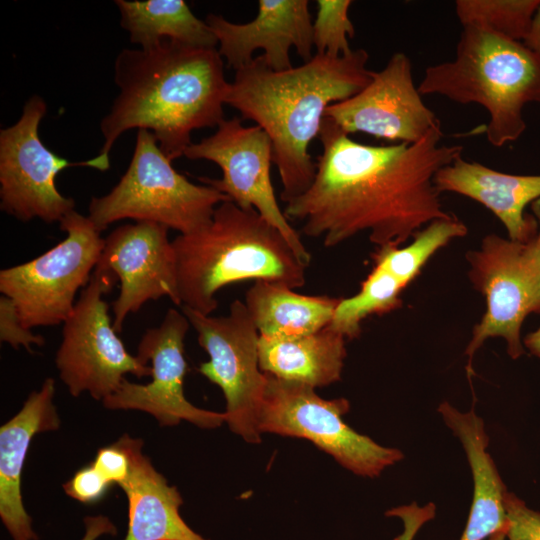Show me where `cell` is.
Segmentation results:
<instances>
[{
	"instance_id": "cell-1",
	"label": "cell",
	"mask_w": 540,
	"mask_h": 540,
	"mask_svg": "<svg viewBox=\"0 0 540 540\" xmlns=\"http://www.w3.org/2000/svg\"><path fill=\"white\" fill-rule=\"evenodd\" d=\"M441 125L415 143L368 145L353 140L329 118L319 133L322 152L310 187L286 202L289 221L325 247L368 232L379 247H399L446 212L436 173L462 156V145H443Z\"/></svg>"
},
{
	"instance_id": "cell-2",
	"label": "cell",
	"mask_w": 540,
	"mask_h": 540,
	"mask_svg": "<svg viewBox=\"0 0 540 540\" xmlns=\"http://www.w3.org/2000/svg\"><path fill=\"white\" fill-rule=\"evenodd\" d=\"M120 89L100 122L104 143L90 159L92 168L109 169V154L131 128L151 131L164 154L184 156L195 129L218 126L229 83L216 48H199L168 39L150 48L123 49L114 63Z\"/></svg>"
},
{
	"instance_id": "cell-3",
	"label": "cell",
	"mask_w": 540,
	"mask_h": 540,
	"mask_svg": "<svg viewBox=\"0 0 540 540\" xmlns=\"http://www.w3.org/2000/svg\"><path fill=\"white\" fill-rule=\"evenodd\" d=\"M368 61L366 50L355 49L339 57L315 54L298 67L275 71L259 55L236 70L225 104L269 136L284 203L312 184L316 162L309 147L319 136L325 111L370 83L374 71Z\"/></svg>"
},
{
	"instance_id": "cell-4",
	"label": "cell",
	"mask_w": 540,
	"mask_h": 540,
	"mask_svg": "<svg viewBox=\"0 0 540 540\" xmlns=\"http://www.w3.org/2000/svg\"><path fill=\"white\" fill-rule=\"evenodd\" d=\"M180 306L204 315L217 307V292L230 284L264 280L300 288L306 268L283 234L254 208L220 203L211 221L172 240Z\"/></svg>"
},
{
	"instance_id": "cell-5",
	"label": "cell",
	"mask_w": 540,
	"mask_h": 540,
	"mask_svg": "<svg viewBox=\"0 0 540 540\" xmlns=\"http://www.w3.org/2000/svg\"><path fill=\"white\" fill-rule=\"evenodd\" d=\"M418 90L482 106L489 114L487 140L502 147L525 131L524 106L540 103V55L521 41L466 26L454 58L427 67Z\"/></svg>"
},
{
	"instance_id": "cell-6",
	"label": "cell",
	"mask_w": 540,
	"mask_h": 540,
	"mask_svg": "<svg viewBox=\"0 0 540 540\" xmlns=\"http://www.w3.org/2000/svg\"><path fill=\"white\" fill-rule=\"evenodd\" d=\"M154 134L139 129L130 164L106 195L92 197L88 217L101 232L122 219L153 222L180 234L206 226L216 207L230 199L209 185H198L171 164Z\"/></svg>"
},
{
	"instance_id": "cell-7",
	"label": "cell",
	"mask_w": 540,
	"mask_h": 540,
	"mask_svg": "<svg viewBox=\"0 0 540 540\" xmlns=\"http://www.w3.org/2000/svg\"><path fill=\"white\" fill-rule=\"evenodd\" d=\"M345 398L324 399L315 388L266 373L257 427L261 433L303 438L356 475L374 478L404 458L401 450L381 446L344 421Z\"/></svg>"
},
{
	"instance_id": "cell-8",
	"label": "cell",
	"mask_w": 540,
	"mask_h": 540,
	"mask_svg": "<svg viewBox=\"0 0 540 540\" xmlns=\"http://www.w3.org/2000/svg\"><path fill=\"white\" fill-rule=\"evenodd\" d=\"M66 237L25 263L0 271V292L14 303L22 324H63L73 312L100 259L105 238L88 216L72 210L60 222Z\"/></svg>"
},
{
	"instance_id": "cell-9",
	"label": "cell",
	"mask_w": 540,
	"mask_h": 540,
	"mask_svg": "<svg viewBox=\"0 0 540 540\" xmlns=\"http://www.w3.org/2000/svg\"><path fill=\"white\" fill-rule=\"evenodd\" d=\"M466 258L469 279L486 300V311L464 352L470 376L474 354L488 338H504L512 359L524 354L523 321L531 313H540V243L537 235L522 243L489 234Z\"/></svg>"
},
{
	"instance_id": "cell-10",
	"label": "cell",
	"mask_w": 540,
	"mask_h": 540,
	"mask_svg": "<svg viewBox=\"0 0 540 540\" xmlns=\"http://www.w3.org/2000/svg\"><path fill=\"white\" fill-rule=\"evenodd\" d=\"M116 275L96 267L65 320L56 354L59 376L74 397L88 392L104 400L121 386L124 375L151 376L152 368L125 348L113 328L103 296L114 287Z\"/></svg>"
},
{
	"instance_id": "cell-11",
	"label": "cell",
	"mask_w": 540,
	"mask_h": 540,
	"mask_svg": "<svg viewBox=\"0 0 540 540\" xmlns=\"http://www.w3.org/2000/svg\"><path fill=\"white\" fill-rule=\"evenodd\" d=\"M182 312L209 355L198 371L223 391L225 422L249 443L261 441L258 413L266 385L259 366V331L245 305L234 300L224 316L204 315L186 306Z\"/></svg>"
},
{
	"instance_id": "cell-12",
	"label": "cell",
	"mask_w": 540,
	"mask_h": 540,
	"mask_svg": "<svg viewBox=\"0 0 540 540\" xmlns=\"http://www.w3.org/2000/svg\"><path fill=\"white\" fill-rule=\"evenodd\" d=\"M188 159H204L222 170L220 179L200 178L241 208H254L278 229L300 262L308 267L311 255L279 207L272 185V142L257 125L244 126L242 119H224L214 134L192 143L184 152Z\"/></svg>"
},
{
	"instance_id": "cell-13",
	"label": "cell",
	"mask_w": 540,
	"mask_h": 540,
	"mask_svg": "<svg viewBox=\"0 0 540 540\" xmlns=\"http://www.w3.org/2000/svg\"><path fill=\"white\" fill-rule=\"evenodd\" d=\"M46 111L45 101L34 95L19 120L0 131V208L22 222H60L75 202L58 191L57 174L71 166L92 168L90 159L71 162L42 143L38 129Z\"/></svg>"
},
{
	"instance_id": "cell-14",
	"label": "cell",
	"mask_w": 540,
	"mask_h": 540,
	"mask_svg": "<svg viewBox=\"0 0 540 540\" xmlns=\"http://www.w3.org/2000/svg\"><path fill=\"white\" fill-rule=\"evenodd\" d=\"M191 326L189 320L170 308L159 326L149 328L138 344L137 357L152 363V381L131 383L126 378L120 388L103 400L108 409L140 410L151 414L162 426H173L182 420L201 428H216L225 422V413L205 410L191 404L184 396L187 373L184 339Z\"/></svg>"
},
{
	"instance_id": "cell-15",
	"label": "cell",
	"mask_w": 540,
	"mask_h": 540,
	"mask_svg": "<svg viewBox=\"0 0 540 540\" xmlns=\"http://www.w3.org/2000/svg\"><path fill=\"white\" fill-rule=\"evenodd\" d=\"M342 131L364 133L397 143H415L441 125L413 82L412 65L395 52L385 67L354 96L331 104L325 116Z\"/></svg>"
},
{
	"instance_id": "cell-16",
	"label": "cell",
	"mask_w": 540,
	"mask_h": 540,
	"mask_svg": "<svg viewBox=\"0 0 540 540\" xmlns=\"http://www.w3.org/2000/svg\"><path fill=\"white\" fill-rule=\"evenodd\" d=\"M169 228L153 222L121 225L106 238L96 267L110 270L120 281L113 302V328L122 331L128 314L150 300L166 296L180 306L176 259Z\"/></svg>"
},
{
	"instance_id": "cell-17",
	"label": "cell",
	"mask_w": 540,
	"mask_h": 540,
	"mask_svg": "<svg viewBox=\"0 0 540 540\" xmlns=\"http://www.w3.org/2000/svg\"><path fill=\"white\" fill-rule=\"evenodd\" d=\"M205 21L217 38L219 54L235 70L249 64L257 49L264 51L266 64L275 71L293 67L291 47L304 62L313 57V20L308 0H259L257 16L244 24L217 14H209Z\"/></svg>"
},
{
	"instance_id": "cell-18",
	"label": "cell",
	"mask_w": 540,
	"mask_h": 540,
	"mask_svg": "<svg viewBox=\"0 0 540 540\" xmlns=\"http://www.w3.org/2000/svg\"><path fill=\"white\" fill-rule=\"evenodd\" d=\"M434 184L440 193H457L489 209L512 241L525 243L538 233L537 220L524 209L540 198V175L508 174L461 156L436 173Z\"/></svg>"
},
{
	"instance_id": "cell-19",
	"label": "cell",
	"mask_w": 540,
	"mask_h": 540,
	"mask_svg": "<svg viewBox=\"0 0 540 540\" xmlns=\"http://www.w3.org/2000/svg\"><path fill=\"white\" fill-rule=\"evenodd\" d=\"M55 380L47 378L21 410L0 428V516L13 540H36L21 495V473L32 438L60 426Z\"/></svg>"
},
{
	"instance_id": "cell-20",
	"label": "cell",
	"mask_w": 540,
	"mask_h": 540,
	"mask_svg": "<svg viewBox=\"0 0 540 540\" xmlns=\"http://www.w3.org/2000/svg\"><path fill=\"white\" fill-rule=\"evenodd\" d=\"M130 457V471L119 485L129 506L128 531L124 540H207L182 519V497L158 473L142 453V441L128 435L118 440Z\"/></svg>"
},
{
	"instance_id": "cell-21",
	"label": "cell",
	"mask_w": 540,
	"mask_h": 540,
	"mask_svg": "<svg viewBox=\"0 0 540 540\" xmlns=\"http://www.w3.org/2000/svg\"><path fill=\"white\" fill-rule=\"evenodd\" d=\"M438 412L461 442L473 477L472 503L460 540H486L507 531L504 498L508 490L487 451L489 438L483 419L473 408L461 412L447 401L438 406Z\"/></svg>"
},
{
	"instance_id": "cell-22",
	"label": "cell",
	"mask_w": 540,
	"mask_h": 540,
	"mask_svg": "<svg viewBox=\"0 0 540 540\" xmlns=\"http://www.w3.org/2000/svg\"><path fill=\"white\" fill-rule=\"evenodd\" d=\"M346 338L329 325L308 335L259 338V366L279 379L313 388L341 379Z\"/></svg>"
},
{
	"instance_id": "cell-23",
	"label": "cell",
	"mask_w": 540,
	"mask_h": 540,
	"mask_svg": "<svg viewBox=\"0 0 540 540\" xmlns=\"http://www.w3.org/2000/svg\"><path fill=\"white\" fill-rule=\"evenodd\" d=\"M340 302L325 295H303L271 281H254L245 294V305L260 336L297 337L328 326Z\"/></svg>"
},
{
	"instance_id": "cell-24",
	"label": "cell",
	"mask_w": 540,
	"mask_h": 540,
	"mask_svg": "<svg viewBox=\"0 0 540 540\" xmlns=\"http://www.w3.org/2000/svg\"><path fill=\"white\" fill-rule=\"evenodd\" d=\"M115 4L130 41L143 49L165 39L199 48L218 44L206 21L197 18L183 0H117Z\"/></svg>"
},
{
	"instance_id": "cell-25",
	"label": "cell",
	"mask_w": 540,
	"mask_h": 540,
	"mask_svg": "<svg viewBox=\"0 0 540 540\" xmlns=\"http://www.w3.org/2000/svg\"><path fill=\"white\" fill-rule=\"evenodd\" d=\"M406 287L386 268L374 264L360 290L349 298L340 299L329 326L346 339L358 337L361 323L368 316L382 315L401 306L400 294Z\"/></svg>"
},
{
	"instance_id": "cell-26",
	"label": "cell",
	"mask_w": 540,
	"mask_h": 540,
	"mask_svg": "<svg viewBox=\"0 0 540 540\" xmlns=\"http://www.w3.org/2000/svg\"><path fill=\"white\" fill-rule=\"evenodd\" d=\"M467 232V226L455 215L448 219H438L420 230L405 247H379L373 255V261L408 286L431 256L453 239L464 237Z\"/></svg>"
},
{
	"instance_id": "cell-27",
	"label": "cell",
	"mask_w": 540,
	"mask_h": 540,
	"mask_svg": "<svg viewBox=\"0 0 540 540\" xmlns=\"http://www.w3.org/2000/svg\"><path fill=\"white\" fill-rule=\"evenodd\" d=\"M539 5L540 0H457L455 14L462 27L523 42Z\"/></svg>"
},
{
	"instance_id": "cell-28",
	"label": "cell",
	"mask_w": 540,
	"mask_h": 540,
	"mask_svg": "<svg viewBox=\"0 0 540 540\" xmlns=\"http://www.w3.org/2000/svg\"><path fill=\"white\" fill-rule=\"evenodd\" d=\"M350 0L316 1V18L313 20V46L316 54L339 57L350 53L349 38L355 28L349 18Z\"/></svg>"
},
{
	"instance_id": "cell-29",
	"label": "cell",
	"mask_w": 540,
	"mask_h": 540,
	"mask_svg": "<svg viewBox=\"0 0 540 540\" xmlns=\"http://www.w3.org/2000/svg\"><path fill=\"white\" fill-rule=\"evenodd\" d=\"M504 505L508 519L506 540H540V512L531 509L514 493L506 492Z\"/></svg>"
},
{
	"instance_id": "cell-30",
	"label": "cell",
	"mask_w": 540,
	"mask_h": 540,
	"mask_svg": "<svg viewBox=\"0 0 540 540\" xmlns=\"http://www.w3.org/2000/svg\"><path fill=\"white\" fill-rule=\"evenodd\" d=\"M0 339L15 349L23 346L29 352L32 345L42 346L45 343L41 335L34 334L22 324L14 303L5 295L0 297Z\"/></svg>"
},
{
	"instance_id": "cell-31",
	"label": "cell",
	"mask_w": 540,
	"mask_h": 540,
	"mask_svg": "<svg viewBox=\"0 0 540 540\" xmlns=\"http://www.w3.org/2000/svg\"><path fill=\"white\" fill-rule=\"evenodd\" d=\"M110 485L91 464L77 471L63 487L70 497L82 503H93L104 496Z\"/></svg>"
},
{
	"instance_id": "cell-32",
	"label": "cell",
	"mask_w": 540,
	"mask_h": 540,
	"mask_svg": "<svg viewBox=\"0 0 540 540\" xmlns=\"http://www.w3.org/2000/svg\"><path fill=\"white\" fill-rule=\"evenodd\" d=\"M130 465V457L119 441L99 449L92 463L107 481L118 485L127 478Z\"/></svg>"
},
{
	"instance_id": "cell-33",
	"label": "cell",
	"mask_w": 540,
	"mask_h": 540,
	"mask_svg": "<svg viewBox=\"0 0 540 540\" xmlns=\"http://www.w3.org/2000/svg\"><path fill=\"white\" fill-rule=\"evenodd\" d=\"M436 506L429 502L421 507L416 502L388 510L385 515L401 519L403 532L394 540H413L423 525L435 517Z\"/></svg>"
},
{
	"instance_id": "cell-34",
	"label": "cell",
	"mask_w": 540,
	"mask_h": 540,
	"mask_svg": "<svg viewBox=\"0 0 540 540\" xmlns=\"http://www.w3.org/2000/svg\"><path fill=\"white\" fill-rule=\"evenodd\" d=\"M85 534L81 540H96L104 534L115 535L117 530L109 518L98 515L88 516L84 519Z\"/></svg>"
},
{
	"instance_id": "cell-35",
	"label": "cell",
	"mask_w": 540,
	"mask_h": 540,
	"mask_svg": "<svg viewBox=\"0 0 540 540\" xmlns=\"http://www.w3.org/2000/svg\"><path fill=\"white\" fill-rule=\"evenodd\" d=\"M523 43L532 51L540 55V5L533 17L530 29Z\"/></svg>"
},
{
	"instance_id": "cell-36",
	"label": "cell",
	"mask_w": 540,
	"mask_h": 540,
	"mask_svg": "<svg viewBox=\"0 0 540 540\" xmlns=\"http://www.w3.org/2000/svg\"><path fill=\"white\" fill-rule=\"evenodd\" d=\"M523 345L531 354L540 358V327L525 336Z\"/></svg>"
},
{
	"instance_id": "cell-37",
	"label": "cell",
	"mask_w": 540,
	"mask_h": 540,
	"mask_svg": "<svg viewBox=\"0 0 540 540\" xmlns=\"http://www.w3.org/2000/svg\"><path fill=\"white\" fill-rule=\"evenodd\" d=\"M531 209L533 212V216L535 217L538 223L537 239L540 243V198L535 200L533 203H531Z\"/></svg>"
},
{
	"instance_id": "cell-38",
	"label": "cell",
	"mask_w": 540,
	"mask_h": 540,
	"mask_svg": "<svg viewBox=\"0 0 540 540\" xmlns=\"http://www.w3.org/2000/svg\"><path fill=\"white\" fill-rule=\"evenodd\" d=\"M506 532L507 531H498L491 536H489L486 540H506Z\"/></svg>"
}]
</instances>
